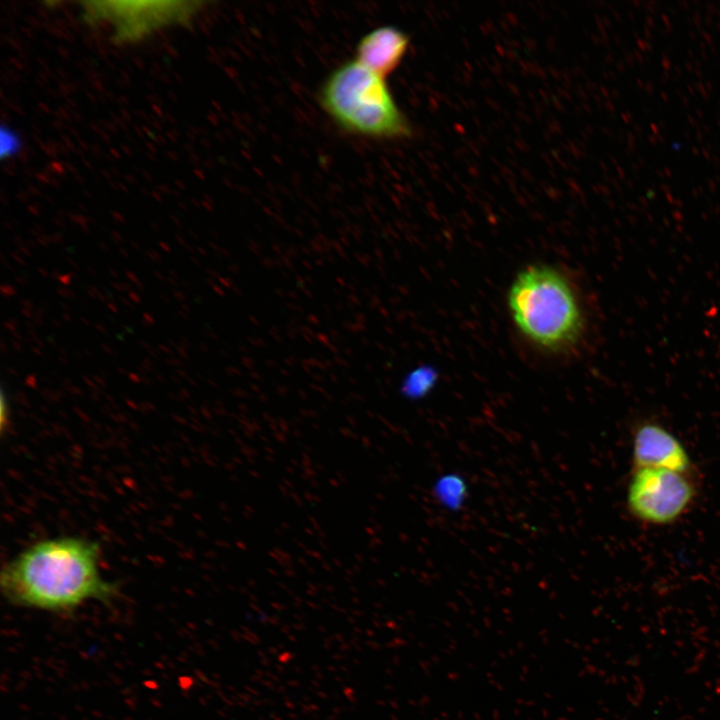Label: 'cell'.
<instances>
[{"label": "cell", "mask_w": 720, "mask_h": 720, "mask_svg": "<svg viewBox=\"0 0 720 720\" xmlns=\"http://www.w3.org/2000/svg\"><path fill=\"white\" fill-rule=\"evenodd\" d=\"M202 1H84L88 24L105 25L118 43L142 40L165 27L185 25L200 12Z\"/></svg>", "instance_id": "4"}, {"label": "cell", "mask_w": 720, "mask_h": 720, "mask_svg": "<svg viewBox=\"0 0 720 720\" xmlns=\"http://www.w3.org/2000/svg\"><path fill=\"white\" fill-rule=\"evenodd\" d=\"M466 487L464 481L455 475L441 478L435 486L439 501L450 508H458L464 501Z\"/></svg>", "instance_id": "8"}, {"label": "cell", "mask_w": 720, "mask_h": 720, "mask_svg": "<svg viewBox=\"0 0 720 720\" xmlns=\"http://www.w3.org/2000/svg\"><path fill=\"white\" fill-rule=\"evenodd\" d=\"M12 604L53 612L72 611L88 600H110L115 584L100 571L99 545L84 537L39 540L10 559L0 574Z\"/></svg>", "instance_id": "1"}, {"label": "cell", "mask_w": 720, "mask_h": 720, "mask_svg": "<svg viewBox=\"0 0 720 720\" xmlns=\"http://www.w3.org/2000/svg\"><path fill=\"white\" fill-rule=\"evenodd\" d=\"M508 305L521 333L545 350L569 349L584 333L586 320L576 292L553 267L533 265L520 272Z\"/></svg>", "instance_id": "3"}, {"label": "cell", "mask_w": 720, "mask_h": 720, "mask_svg": "<svg viewBox=\"0 0 720 720\" xmlns=\"http://www.w3.org/2000/svg\"><path fill=\"white\" fill-rule=\"evenodd\" d=\"M20 139L18 135L9 127L1 129V156L2 158L11 157L20 148Z\"/></svg>", "instance_id": "9"}, {"label": "cell", "mask_w": 720, "mask_h": 720, "mask_svg": "<svg viewBox=\"0 0 720 720\" xmlns=\"http://www.w3.org/2000/svg\"><path fill=\"white\" fill-rule=\"evenodd\" d=\"M696 496L693 474L662 468H633L626 506L634 519L647 525L665 526L685 515Z\"/></svg>", "instance_id": "5"}, {"label": "cell", "mask_w": 720, "mask_h": 720, "mask_svg": "<svg viewBox=\"0 0 720 720\" xmlns=\"http://www.w3.org/2000/svg\"><path fill=\"white\" fill-rule=\"evenodd\" d=\"M318 100L329 118L349 134L391 140L412 133L385 78L356 59L341 63L327 75Z\"/></svg>", "instance_id": "2"}, {"label": "cell", "mask_w": 720, "mask_h": 720, "mask_svg": "<svg viewBox=\"0 0 720 720\" xmlns=\"http://www.w3.org/2000/svg\"><path fill=\"white\" fill-rule=\"evenodd\" d=\"M633 468H662L693 474V463L681 441L660 423L639 422L632 433Z\"/></svg>", "instance_id": "6"}, {"label": "cell", "mask_w": 720, "mask_h": 720, "mask_svg": "<svg viewBox=\"0 0 720 720\" xmlns=\"http://www.w3.org/2000/svg\"><path fill=\"white\" fill-rule=\"evenodd\" d=\"M409 44V36L401 29L391 25L379 26L358 41L355 59L385 78L401 64Z\"/></svg>", "instance_id": "7"}]
</instances>
